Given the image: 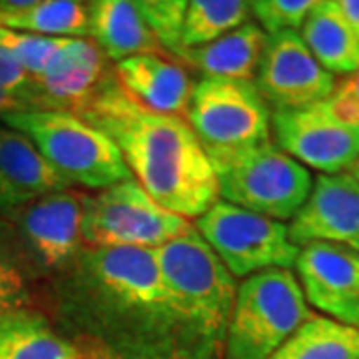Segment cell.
Returning a JSON list of instances; mask_svg holds the SVG:
<instances>
[{"instance_id":"obj_1","label":"cell","mask_w":359,"mask_h":359,"mask_svg":"<svg viewBox=\"0 0 359 359\" xmlns=\"http://www.w3.org/2000/svg\"><path fill=\"white\" fill-rule=\"evenodd\" d=\"M50 299L56 327L92 359H192L156 250L84 248Z\"/></svg>"},{"instance_id":"obj_2","label":"cell","mask_w":359,"mask_h":359,"mask_svg":"<svg viewBox=\"0 0 359 359\" xmlns=\"http://www.w3.org/2000/svg\"><path fill=\"white\" fill-rule=\"evenodd\" d=\"M78 116L114 142L132 176L162 208L198 219L218 202L216 172L190 124L140 106L114 70Z\"/></svg>"},{"instance_id":"obj_3","label":"cell","mask_w":359,"mask_h":359,"mask_svg":"<svg viewBox=\"0 0 359 359\" xmlns=\"http://www.w3.org/2000/svg\"><path fill=\"white\" fill-rule=\"evenodd\" d=\"M162 282L192 359H219L238 285L196 228L156 250Z\"/></svg>"},{"instance_id":"obj_4","label":"cell","mask_w":359,"mask_h":359,"mask_svg":"<svg viewBox=\"0 0 359 359\" xmlns=\"http://www.w3.org/2000/svg\"><path fill=\"white\" fill-rule=\"evenodd\" d=\"M0 120L36 144L70 186L104 190L132 180L118 146L102 130L66 110L25 108Z\"/></svg>"},{"instance_id":"obj_5","label":"cell","mask_w":359,"mask_h":359,"mask_svg":"<svg viewBox=\"0 0 359 359\" xmlns=\"http://www.w3.org/2000/svg\"><path fill=\"white\" fill-rule=\"evenodd\" d=\"M313 316L292 269L257 271L238 285L226 359H269Z\"/></svg>"},{"instance_id":"obj_6","label":"cell","mask_w":359,"mask_h":359,"mask_svg":"<svg viewBox=\"0 0 359 359\" xmlns=\"http://www.w3.org/2000/svg\"><path fill=\"white\" fill-rule=\"evenodd\" d=\"M186 118L214 168L271 142V112L252 80L202 76Z\"/></svg>"},{"instance_id":"obj_7","label":"cell","mask_w":359,"mask_h":359,"mask_svg":"<svg viewBox=\"0 0 359 359\" xmlns=\"http://www.w3.org/2000/svg\"><path fill=\"white\" fill-rule=\"evenodd\" d=\"M84 194H48L26 202L11 218L0 219L20 264L30 278H58L82 254Z\"/></svg>"},{"instance_id":"obj_8","label":"cell","mask_w":359,"mask_h":359,"mask_svg":"<svg viewBox=\"0 0 359 359\" xmlns=\"http://www.w3.org/2000/svg\"><path fill=\"white\" fill-rule=\"evenodd\" d=\"M190 230V219L154 202L136 180L118 182L94 196L84 194L82 238L86 248L158 250Z\"/></svg>"},{"instance_id":"obj_9","label":"cell","mask_w":359,"mask_h":359,"mask_svg":"<svg viewBox=\"0 0 359 359\" xmlns=\"http://www.w3.org/2000/svg\"><path fill=\"white\" fill-rule=\"evenodd\" d=\"M224 202L285 222L308 202L313 178L304 164L271 142L214 168Z\"/></svg>"},{"instance_id":"obj_10","label":"cell","mask_w":359,"mask_h":359,"mask_svg":"<svg viewBox=\"0 0 359 359\" xmlns=\"http://www.w3.org/2000/svg\"><path fill=\"white\" fill-rule=\"evenodd\" d=\"M196 230L233 278L273 268L292 269L299 245L283 222L219 200L196 222Z\"/></svg>"},{"instance_id":"obj_11","label":"cell","mask_w":359,"mask_h":359,"mask_svg":"<svg viewBox=\"0 0 359 359\" xmlns=\"http://www.w3.org/2000/svg\"><path fill=\"white\" fill-rule=\"evenodd\" d=\"M276 146L321 174L349 172L359 158V124L337 114L330 100L271 112Z\"/></svg>"},{"instance_id":"obj_12","label":"cell","mask_w":359,"mask_h":359,"mask_svg":"<svg viewBox=\"0 0 359 359\" xmlns=\"http://www.w3.org/2000/svg\"><path fill=\"white\" fill-rule=\"evenodd\" d=\"M254 80L273 110L321 102L337 88L334 74L321 68L297 30L268 34Z\"/></svg>"},{"instance_id":"obj_13","label":"cell","mask_w":359,"mask_h":359,"mask_svg":"<svg viewBox=\"0 0 359 359\" xmlns=\"http://www.w3.org/2000/svg\"><path fill=\"white\" fill-rule=\"evenodd\" d=\"M297 282L308 306L325 318L359 327V254L346 245H302L295 259Z\"/></svg>"},{"instance_id":"obj_14","label":"cell","mask_w":359,"mask_h":359,"mask_svg":"<svg viewBox=\"0 0 359 359\" xmlns=\"http://www.w3.org/2000/svg\"><path fill=\"white\" fill-rule=\"evenodd\" d=\"M295 245H346L359 254V182L349 172L320 174L308 202L287 226Z\"/></svg>"},{"instance_id":"obj_15","label":"cell","mask_w":359,"mask_h":359,"mask_svg":"<svg viewBox=\"0 0 359 359\" xmlns=\"http://www.w3.org/2000/svg\"><path fill=\"white\" fill-rule=\"evenodd\" d=\"M110 72L104 52L88 39H66L36 80L40 108L80 114Z\"/></svg>"},{"instance_id":"obj_16","label":"cell","mask_w":359,"mask_h":359,"mask_svg":"<svg viewBox=\"0 0 359 359\" xmlns=\"http://www.w3.org/2000/svg\"><path fill=\"white\" fill-rule=\"evenodd\" d=\"M114 74L130 98L152 112L180 116L188 108L194 88L192 78L162 52L124 58L116 62Z\"/></svg>"},{"instance_id":"obj_17","label":"cell","mask_w":359,"mask_h":359,"mask_svg":"<svg viewBox=\"0 0 359 359\" xmlns=\"http://www.w3.org/2000/svg\"><path fill=\"white\" fill-rule=\"evenodd\" d=\"M88 36L114 62L164 50L130 0H88Z\"/></svg>"},{"instance_id":"obj_18","label":"cell","mask_w":359,"mask_h":359,"mask_svg":"<svg viewBox=\"0 0 359 359\" xmlns=\"http://www.w3.org/2000/svg\"><path fill=\"white\" fill-rule=\"evenodd\" d=\"M0 359H92L34 308L0 316Z\"/></svg>"},{"instance_id":"obj_19","label":"cell","mask_w":359,"mask_h":359,"mask_svg":"<svg viewBox=\"0 0 359 359\" xmlns=\"http://www.w3.org/2000/svg\"><path fill=\"white\" fill-rule=\"evenodd\" d=\"M266 42V30L257 22L248 20L204 46L182 48L176 56L202 70L204 76L254 80Z\"/></svg>"},{"instance_id":"obj_20","label":"cell","mask_w":359,"mask_h":359,"mask_svg":"<svg viewBox=\"0 0 359 359\" xmlns=\"http://www.w3.org/2000/svg\"><path fill=\"white\" fill-rule=\"evenodd\" d=\"M0 176L22 202L72 190L36 144L0 120Z\"/></svg>"},{"instance_id":"obj_21","label":"cell","mask_w":359,"mask_h":359,"mask_svg":"<svg viewBox=\"0 0 359 359\" xmlns=\"http://www.w3.org/2000/svg\"><path fill=\"white\" fill-rule=\"evenodd\" d=\"M313 58L334 76H351L359 70V39L335 0L320 2L299 32Z\"/></svg>"},{"instance_id":"obj_22","label":"cell","mask_w":359,"mask_h":359,"mask_svg":"<svg viewBox=\"0 0 359 359\" xmlns=\"http://www.w3.org/2000/svg\"><path fill=\"white\" fill-rule=\"evenodd\" d=\"M269 359H359V327L313 313Z\"/></svg>"},{"instance_id":"obj_23","label":"cell","mask_w":359,"mask_h":359,"mask_svg":"<svg viewBox=\"0 0 359 359\" xmlns=\"http://www.w3.org/2000/svg\"><path fill=\"white\" fill-rule=\"evenodd\" d=\"M0 26L48 39H86L88 0H42L25 11L0 14Z\"/></svg>"},{"instance_id":"obj_24","label":"cell","mask_w":359,"mask_h":359,"mask_svg":"<svg viewBox=\"0 0 359 359\" xmlns=\"http://www.w3.org/2000/svg\"><path fill=\"white\" fill-rule=\"evenodd\" d=\"M248 16L250 0H188L180 50L198 48L228 34L248 22Z\"/></svg>"},{"instance_id":"obj_25","label":"cell","mask_w":359,"mask_h":359,"mask_svg":"<svg viewBox=\"0 0 359 359\" xmlns=\"http://www.w3.org/2000/svg\"><path fill=\"white\" fill-rule=\"evenodd\" d=\"M65 40L66 39H48V36L0 26V46L6 52H11L18 60V65L34 80L42 76V72L52 62V58L62 48Z\"/></svg>"},{"instance_id":"obj_26","label":"cell","mask_w":359,"mask_h":359,"mask_svg":"<svg viewBox=\"0 0 359 359\" xmlns=\"http://www.w3.org/2000/svg\"><path fill=\"white\" fill-rule=\"evenodd\" d=\"M30 276L14 252L0 222V316L20 308H30Z\"/></svg>"},{"instance_id":"obj_27","label":"cell","mask_w":359,"mask_h":359,"mask_svg":"<svg viewBox=\"0 0 359 359\" xmlns=\"http://www.w3.org/2000/svg\"><path fill=\"white\" fill-rule=\"evenodd\" d=\"M130 2L138 8L146 25L152 28L162 48L176 54L180 50L188 0H130Z\"/></svg>"},{"instance_id":"obj_28","label":"cell","mask_w":359,"mask_h":359,"mask_svg":"<svg viewBox=\"0 0 359 359\" xmlns=\"http://www.w3.org/2000/svg\"><path fill=\"white\" fill-rule=\"evenodd\" d=\"M323 0H250V11L266 34L297 30Z\"/></svg>"},{"instance_id":"obj_29","label":"cell","mask_w":359,"mask_h":359,"mask_svg":"<svg viewBox=\"0 0 359 359\" xmlns=\"http://www.w3.org/2000/svg\"><path fill=\"white\" fill-rule=\"evenodd\" d=\"M0 90L18 98L30 108H40L36 80L26 72L11 52L0 46Z\"/></svg>"},{"instance_id":"obj_30","label":"cell","mask_w":359,"mask_h":359,"mask_svg":"<svg viewBox=\"0 0 359 359\" xmlns=\"http://www.w3.org/2000/svg\"><path fill=\"white\" fill-rule=\"evenodd\" d=\"M20 205H25V202L6 184V180L0 176V219L11 218Z\"/></svg>"},{"instance_id":"obj_31","label":"cell","mask_w":359,"mask_h":359,"mask_svg":"<svg viewBox=\"0 0 359 359\" xmlns=\"http://www.w3.org/2000/svg\"><path fill=\"white\" fill-rule=\"evenodd\" d=\"M335 4L339 6L341 14L346 16V20L359 39V0H335Z\"/></svg>"},{"instance_id":"obj_32","label":"cell","mask_w":359,"mask_h":359,"mask_svg":"<svg viewBox=\"0 0 359 359\" xmlns=\"http://www.w3.org/2000/svg\"><path fill=\"white\" fill-rule=\"evenodd\" d=\"M335 94L344 96V98L351 100V102L359 104V70L355 74L347 76L346 80L335 88Z\"/></svg>"},{"instance_id":"obj_33","label":"cell","mask_w":359,"mask_h":359,"mask_svg":"<svg viewBox=\"0 0 359 359\" xmlns=\"http://www.w3.org/2000/svg\"><path fill=\"white\" fill-rule=\"evenodd\" d=\"M25 108H30V106H26L18 98H14V96L0 90V116L13 114V112H18V110H25Z\"/></svg>"},{"instance_id":"obj_34","label":"cell","mask_w":359,"mask_h":359,"mask_svg":"<svg viewBox=\"0 0 359 359\" xmlns=\"http://www.w3.org/2000/svg\"><path fill=\"white\" fill-rule=\"evenodd\" d=\"M39 2H42V0H0V14L18 13V11L30 8Z\"/></svg>"},{"instance_id":"obj_35","label":"cell","mask_w":359,"mask_h":359,"mask_svg":"<svg viewBox=\"0 0 359 359\" xmlns=\"http://www.w3.org/2000/svg\"><path fill=\"white\" fill-rule=\"evenodd\" d=\"M349 174H351V176H353V178H355L359 182V158H358V160H355V164L349 168Z\"/></svg>"}]
</instances>
